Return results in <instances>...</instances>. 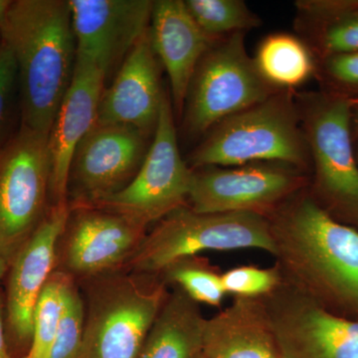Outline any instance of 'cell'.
I'll use <instances>...</instances> for the list:
<instances>
[{"instance_id": "cell-15", "label": "cell", "mask_w": 358, "mask_h": 358, "mask_svg": "<svg viewBox=\"0 0 358 358\" xmlns=\"http://www.w3.org/2000/svg\"><path fill=\"white\" fill-rule=\"evenodd\" d=\"M77 54L114 78L150 29L152 0H69Z\"/></svg>"}, {"instance_id": "cell-1", "label": "cell", "mask_w": 358, "mask_h": 358, "mask_svg": "<svg viewBox=\"0 0 358 358\" xmlns=\"http://www.w3.org/2000/svg\"><path fill=\"white\" fill-rule=\"evenodd\" d=\"M268 220L282 282L324 307L358 313V231L308 196Z\"/></svg>"}, {"instance_id": "cell-27", "label": "cell", "mask_w": 358, "mask_h": 358, "mask_svg": "<svg viewBox=\"0 0 358 358\" xmlns=\"http://www.w3.org/2000/svg\"><path fill=\"white\" fill-rule=\"evenodd\" d=\"M226 294L242 298H264L275 292L282 284L278 266L261 268L253 266H240L222 274Z\"/></svg>"}, {"instance_id": "cell-9", "label": "cell", "mask_w": 358, "mask_h": 358, "mask_svg": "<svg viewBox=\"0 0 358 358\" xmlns=\"http://www.w3.org/2000/svg\"><path fill=\"white\" fill-rule=\"evenodd\" d=\"M194 171L179 152L173 103L162 99L159 122L145 162L134 180L122 192L92 206L126 216L148 227L187 206Z\"/></svg>"}, {"instance_id": "cell-31", "label": "cell", "mask_w": 358, "mask_h": 358, "mask_svg": "<svg viewBox=\"0 0 358 358\" xmlns=\"http://www.w3.org/2000/svg\"><path fill=\"white\" fill-rule=\"evenodd\" d=\"M352 129L353 141L358 140V98L355 99L352 112Z\"/></svg>"}, {"instance_id": "cell-6", "label": "cell", "mask_w": 358, "mask_h": 358, "mask_svg": "<svg viewBox=\"0 0 358 358\" xmlns=\"http://www.w3.org/2000/svg\"><path fill=\"white\" fill-rule=\"evenodd\" d=\"M246 32L217 40L201 58L183 107L186 133L199 136L219 122L278 93L259 74L245 48Z\"/></svg>"}, {"instance_id": "cell-29", "label": "cell", "mask_w": 358, "mask_h": 358, "mask_svg": "<svg viewBox=\"0 0 358 358\" xmlns=\"http://www.w3.org/2000/svg\"><path fill=\"white\" fill-rule=\"evenodd\" d=\"M16 84H18V76L15 60L10 49L0 41V148L6 143L4 136L10 117Z\"/></svg>"}, {"instance_id": "cell-34", "label": "cell", "mask_w": 358, "mask_h": 358, "mask_svg": "<svg viewBox=\"0 0 358 358\" xmlns=\"http://www.w3.org/2000/svg\"><path fill=\"white\" fill-rule=\"evenodd\" d=\"M357 143L355 148V157H357V164H358V140H357Z\"/></svg>"}, {"instance_id": "cell-17", "label": "cell", "mask_w": 358, "mask_h": 358, "mask_svg": "<svg viewBox=\"0 0 358 358\" xmlns=\"http://www.w3.org/2000/svg\"><path fill=\"white\" fill-rule=\"evenodd\" d=\"M105 83V75L98 66L77 54L72 83L49 133L52 205L68 202L71 160L80 141L96 124Z\"/></svg>"}, {"instance_id": "cell-13", "label": "cell", "mask_w": 358, "mask_h": 358, "mask_svg": "<svg viewBox=\"0 0 358 358\" xmlns=\"http://www.w3.org/2000/svg\"><path fill=\"white\" fill-rule=\"evenodd\" d=\"M193 171L188 201L199 213L253 212L267 216L305 181L294 167L271 162Z\"/></svg>"}, {"instance_id": "cell-32", "label": "cell", "mask_w": 358, "mask_h": 358, "mask_svg": "<svg viewBox=\"0 0 358 358\" xmlns=\"http://www.w3.org/2000/svg\"><path fill=\"white\" fill-rule=\"evenodd\" d=\"M13 2L11 0H0V28L6 22Z\"/></svg>"}, {"instance_id": "cell-21", "label": "cell", "mask_w": 358, "mask_h": 358, "mask_svg": "<svg viewBox=\"0 0 358 358\" xmlns=\"http://www.w3.org/2000/svg\"><path fill=\"white\" fill-rule=\"evenodd\" d=\"M204 320L199 303L174 287L138 358H196L202 352Z\"/></svg>"}, {"instance_id": "cell-5", "label": "cell", "mask_w": 358, "mask_h": 358, "mask_svg": "<svg viewBox=\"0 0 358 358\" xmlns=\"http://www.w3.org/2000/svg\"><path fill=\"white\" fill-rule=\"evenodd\" d=\"M239 249L265 250L275 256L268 216L253 212L199 213L185 206L157 223L124 268L159 275L186 257Z\"/></svg>"}, {"instance_id": "cell-10", "label": "cell", "mask_w": 358, "mask_h": 358, "mask_svg": "<svg viewBox=\"0 0 358 358\" xmlns=\"http://www.w3.org/2000/svg\"><path fill=\"white\" fill-rule=\"evenodd\" d=\"M147 234V227L121 214L70 204L58 241L55 270L77 282L122 270Z\"/></svg>"}, {"instance_id": "cell-20", "label": "cell", "mask_w": 358, "mask_h": 358, "mask_svg": "<svg viewBox=\"0 0 358 358\" xmlns=\"http://www.w3.org/2000/svg\"><path fill=\"white\" fill-rule=\"evenodd\" d=\"M296 27L317 62L358 51V0H299Z\"/></svg>"}, {"instance_id": "cell-33", "label": "cell", "mask_w": 358, "mask_h": 358, "mask_svg": "<svg viewBox=\"0 0 358 358\" xmlns=\"http://www.w3.org/2000/svg\"><path fill=\"white\" fill-rule=\"evenodd\" d=\"M8 268L9 264L2 257H0V282L3 279L4 275L8 273Z\"/></svg>"}, {"instance_id": "cell-8", "label": "cell", "mask_w": 358, "mask_h": 358, "mask_svg": "<svg viewBox=\"0 0 358 358\" xmlns=\"http://www.w3.org/2000/svg\"><path fill=\"white\" fill-rule=\"evenodd\" d=\"M301 102V127L317 192L333 208L358 217V164L352 129L355 98L329 91Z\"/></svg>"}, {"instance_id": "cell-24", "label": "cell", "mask_w": 358, "mask_h": 358, "mask_svg": "<svg viewBox=\"0 0 358 358\" xmlns=\"http://www.w3.org/2000/svg\"><path fill=\"white\" fill-rule=\"evenodd\" d=\"M166 285H173L195 303L220 307L226 292L222 274L207 259L186 257L167 266L159 275Z\"/></svg>"}, {"instance_id": "cell-30", "label": "cell", "mask_w": 358, "mask_h": 358, "mask_svg": "<svg viewBox=\"0 0 358 358\" xmlns=\"http://www.w3.org/2000/svg\"><path fill=\"white\" fill-rule=\"evenodd\" d=\"M0 358H11L6 331V296L0 291Z\"/></svg>"}, {"instance_id": "cell-14", "label": "cell", "mask_w": 358, "mask_h": 358, "mask_svg": "<svg viewBox=\"0 0 358 358\" xmlns=\"http://www.w3.org/2000/svg\"><path fill=\"white\" fill-rule=\"evenodd\" d=\"M70 204L52 205L43 222L14 257L8 268L6 331L11 358H24L32 341L35 306L56 268V252Z\"/></svg>"}, {"instance_id": "cell-22", "label": "cell", "mask_w": 358, "mask_h": 358, "mask_svg": "<svg viewBox=\"0 0 358 358\" xmlns=\"http://www.w3.org/2000/svg\"><path fill=\"white\" fill-rule=\"evenodd\" d=\"M254 63L261 77L275 91L300 87L317 71V60L310 47L289 33L266 37L257 49Z\"/></svg>"}, {"instance_id": "cell-18", "label": "cell", "mask_w": 358, "mask_h": 358, "mask_svg": "<svg viewBox=\"0 0 358 358\" xmlns=\"http://www.w3.org/2000/svg\"><path fill=\"white\" fill-rule=\"evenodd\" d=\"M150 35L160 64L171 83L173 106L182 115L188 87L204 54L217 40L201 29L182 0H157Z\"/></svg>"}, {"instance_id": "cell-26", "label": "cell", "mask_w": 358, "mask_h": 358, "mask_svg": "<svg viewBox=\"0 0 358 358\" xmlns=\"http://www.w3.org/2000/svg\"><path fill=\"white\" fill-rule=\"evenodd\" d=\"M84 333V299L80 293L79 285L75 281L68 292L64 312L49 358H81Z\"/></svg>"}, {"instance_id": "cell-12", "label": "cell", "mask_w": 358, "mask_h": 358, "mask_svg": "<svg viewBox=\"0 0 358 358\" xmlns=\"http://www.w3.org/2000/svg\"><path fill=\"white\" fill-rule=\"evenodd\" d=\"M264 301L280 358H358V320L339 317L284 282Z\"/></svg>"}, {"instance_id": "cell-23", "label": "cell", "mask_w": 358, "mask_h": 358, "mask_svg": "<svg viewBox=\"0 0 358 358\" xmlns=\"http://www.w3.org/2000/svg\"><path fill=\"white\" fill-rule=\"evenodd\" d=\"M75 281L60 271L52 273L35 306L31 346L24 358H49L64 312L68 292Z\"/></svg>"}, {"instance_id": "cell-3", "label": "cell", "mask_w": 358, "mask_h": 358, "mask_svg": "<svg viewBox=\"0 0 358 358\" xmlns=\"http://www.w3.org/2000/svg\"><path fill=\"white\" fill-rule=\"evenodd\" d=\"M77 282L85 303L81 358H138L171 293L164 280L122 268Z\"/></svg>"}, {"instance_id": "cell-28", "label": "cell", "mask_w": 358, "mask_h": 358, "mask_svg": "<svg viewBox=\"0 0 358 358\" xmlns=\"http://www.w3.org/2000/svg\"><path fill=\"white\" fill-rule=\"evenodd\" d=\"M320 74L331 92L358 98V51L320 61Z\"/></svg>"}, {"instance_id": "cell-4", "label": "cell", "mask_w": 358, "mask_h": 358, "mask_svg": "<svg viewBox=\"0 0 358 358\" xmlns=\"http://www.w3.org/2000/svg\"><path fill=\"white\" fill-rule=\"evenodd\" d=\"M310 162L300 110L288 91L219 122L190 155V167L272 162L303 169Z\"/></svg>"}, {"instance_id": "cell-7", "label": "cell", "mask_w": 358, "mask_h": 358, "mask_svg": "<svg viewBox=\"0 0 358 358\" xmlns=\"http://www.w3.org/2000/svg\"><path fill=\"white\" fill-rule=\"evenodd\" d=\"M49 134L21 126L0 148V257L10 266L50 210Z\"/></svg>"}, {"instance_id": "cell-16", "label": "cell", "mask_w": 358, "mask_h": 358, "mask_svg": "<svg viewBox=\"0 0 358 358\" xmlns=\"http://www.w3.org/2000/svg\"><path fill=\"white\" fill-rule=\"evenodd\" d=\"M162 67L148 29L124 59L112 84L103 89L96 124L133 127L154 136L166 94L160 82Z\"/></svg>"}, {"instance_id": "cell-35", "label": "cell", "mask_w": 358, "mask_h": 358, "mask_svg": "<svg viewBox=\"0 0 358 358\" xmlns=\"http://www.w3.org/2000/svg\"><path fill=\"white\" fill-rule=\"evenodd\" d=\"M196 358H207L206 357H205V355H203V353H199V355H197V357Z\"/></svg>"}, {"instance_id": "cell-11", "label": "cell", "mask_w": 358, "mask_h": 358, "mask_svg": "<svg viewBox=\"0 0 358 358\" xmlns=\"http://www.w3.org/2000/svg\"><path fill=\"white\" fill-rule=\"evenodd\" d=\"M152 138L133 127L96 124L73 154L68 202L92 205L122 192L140 171Z\"/></svg>"}, {"instance_id": "cell-2", "label": "cell", "mask_w": 358, "mask_h": 358, "mask_svg": "<svg viewBox=\"0 0 358 358\" xmlns=\"http://www.w3.org/2000/svg\"><path fill=\"white\" fill-rule=\"evenodd\" d=\"M0 38L17 67L21 126L49 134L76 64L69 0H15Z\"/></svg>"}, {"instance_id": "cell-19", "label": "cell", "mask_w": 358, "mask_h": 358, "mask_svg": "<svg viewBox=\"0 0 358 358\" xmlns=\"http://www.w3.org/2000/svg\"><path fill=\"white\" fill-rule=\"evenodd\" d=\"M202 353L207 358H280L264 298L236 296L205 319Z\"/></svg>"}, {"instance_id": "cell-25", "label": "cell", "mask_w": 358, "mask_h": 358, "mask_svg": "<svg viewBox=\"0 0 358 358\" xmlns=\"http://www.w3.org/2000/svg\"><path fill=\"white\" fill-rule=\"evenodd\" d=\"M193 20L210 38L219 40L261 25V20L242 0H186Z\"/></svg>"}]
</instances>
